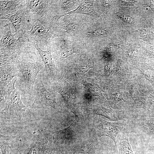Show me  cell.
Wrapping results in <instances>:
<instances>
[{"instance_id":"6da1fadb","label":"cell","mask_w":154,"mask_h":154,"mask_svg":"<svg viewBox=\"0 0 154 154\" xmlns=\"http://www.w3.org/2000/svg\"><path fill=\"white\" fill-rule=\"evenodd\" d=\"M55 145L51 131L39 130L11 144L14 154H52Z\"/></svg>"},{"instance_id":"7a4b0ae2","label":"cell","mask_w":154,"mask_h":154,"mask_svg":"<svg viewBox=\"0 0 154 154\" xmlns=\"http://www.w3.org/2000/svg\"><path fill=\"white\" fill-rule=\"evenodd\" d=\"M93 18L79 14L65 15L60 19L51 29L52 36L64 37L76 40Z\"/></svg>"},{"instance_id":"3957f363","label":"cell","mask_w":154,"mask_h":154,"mask_svg":"<svg viewBox=\"0 0 154 154\" xmlns=\"http://www.w3.org/2000/svg\"><path fill=\"white\" fill-rule=\"evenodd\" d=\"M16 78L9 84L5 108L1 110V116L10 120H20L23 117L27 107L23 103L20 93L15 87Z\"/></svg>"},{"instance_id":"277c9868","label":"cell","mask_w":154,"mask_h":154,"mask_svg":"<svg viewBox=\"0 0 154 154\" xmlns=\"http://www.w3.org/2000/svg\"><path fill=\"white\" fill-rule=\"evenodd\" d=\"M9 23L4 26L2 37L0 40V55L12 56L19 58L20 53L29 47L30 43L21 35L15 38L12 33Z\"/></svg>"},{"instance_id":"5b68a950","label":"cell","mask_w":154,"mask_h":154,"mask_svg":"<svg viewBox=\"0 0 154 154\" xmlns=\"http://www.w3.org/2000/svg\"><path fill=\"white\" fill-rule=\"evenodd\" d=\"M49 0H26L25 13L31 20L40 21L46 28L50 29L54 23L56 16L50 11Z\"/></svg>"},{"instance_id":"8992f818","label":"cell","mask_w":154,"mask_h":154,"mask_svg":"<svg viewBox=\"0 0 154 154\" xmlns=\"http://www.w3.org/2000/svg\"><path fill=\"white\" fill-rule=\"evenodd\" d=\"M50 44L52 53L56 60L67 58L73 54L87 50L81 42L64 37L52 36Z\"/></svg>"},{"instance_id":"52a82bcc","label":"cell","mask_w":154,"mask_h":154,"mask_svg":"<svg viewBox=\"0 0 154 154\" xmlns=\"http://www.w3.org/2000/svg\"><path fill=\"white\" fill-rule=\"evenodd\" d=\"M35 83L36 96L33 103L30 108L36 109L50 107L58 112L64 111V110L57 104L54 96L49 92L45 88L41 74H39L37 77Z\"/></svg>"},{"instance_id":"ba28073f","label":"cell","mask_w":154,"mask_h":154,"mask_svg":"<svg viewBox=\"0 0 154 154\" xmlns=\"http://www.w3.org/2000/svg\"><path fill=\"white\" fill-rule=\"evenodd\" d=\"M85 121L75 118L72 124L64 129L52 131L51 132L55 143L78 141L84 133Z\"/></svg>"},{"instance_id":"9c48e42d","label":"cell","mask_w":154,"mask_h":154,"mask_svg":"<svg viewBox=\"0 0 154 154\" xmlns=\"http://www.w3.org/2000/svg\"><path fill=\"white\" fill-rule=\"evenodd\" d=\"M14 64L23 76L25 92L30 95L33 91L37 75L43 67V64L41 62H31L19 61L18 59Z\"/></svg>"},{"instance_id":"30bf717a","label":"cell","mask_w":154,"mask_h":154,"mask_svg":"<svg viewBox=\"0 0 154 154\" xmlns=\"http://www.w3.org/2000/svg\"><path fill=\"white\" fill-rule=\"evenodd\" d=\"M30 30H27L21 35L30 43L48 45L52 37L51 29L46 28L39 21L35 20L31 23Z\"/></svg>"},{"instance_id":"8fae6325","label":"cell","mask_w":154,"mask_h":154,"mask_svg":"<svg viewBox=\"0 0 154 154\" xmlns=\"http://www.w3.org/2000/svg\"><path fill=\"white\" fill-rule=\"evenodd\" d=\"M83 116L86 120L91 115H97L104 116L110 120L117 121L124 120L125 116L122 111L114 110L111 108L108 109L102 106L94 105L86 102L83 105Z\"/></svg>"},{"instance_id":"7c38bea8","label":"cell","mask_w":154,"mask_h":154,"mask_svg":"<svg viewBox=\"0 0 154 154\" xmlns=\"http://www.w3.org/2000/svg\"><path fill=\"white\" fill-rule=\"evenodd\" d=\"M124 122H110L100 117L95 118L94 121V128L98 136L110 137L114 141L116 147V136L124 127Z\"/></svg>"},{"instance_id":"4fadbf2b","label":"cell","mask_w":154,"mask_h":154,"mask_svg":"<svg viewBox=\"0 0 154 154\" xmlns=\"http://www.w3.org/2000/svg\"><path fill=\"white\" fill-rule=\"evenodd\" d=\"M25 7L17 11L7 15L0 18L7 19L11 22L14 28L15 35H20L21 36L28 30V28L31 26L30 17L26 13Z\"/></svg>"},{"instance_id":"5bb4252c","label":"cell","mask_w":154,"mask_h":154,"mask_svg":"<svg viewBox=\"0 0 154 154\" xmlns=\"http://www.w3.org/2000/svg\"><path fill=\"white\" fill-rule=\"evenodd\" d=\"M17 68L14 64L0 66V99L6 100L9 84L17 76Z\"/></svg>"},{"instance_id":"9a60e30c","label":"cell","mask_w":154,"mask_h":154,"mask_svg":"<svg viewBox=\"0 0 154 154\" xmlns=\"http://www.w3.org/2000/svg\"><path fill=\"white\" fill-rule=\"evenodd\" d=\"M54 90L63 98L65 106L69 110L78 105L72 88L66 82H56L54 85Z\"/></svg>"},{"instance_id":"2e32d148","label":"cell","mask_w":154,"mask_h":154,"mask_svg":"<svg viewBox=\"0 0 154 154\" xmlns=\"http://www.w3.org/2000/svg\"><path fill=\"white\" fill-rule=\"evenodd\" d=\"M82 0H49V9L53 14L64 16L76 9Z\"/></svg>"},{"instance_id":"e0dca14e","label":"cell","mask_w":154,"mask_h":154,"mask_svg":"<svg viewBox=\"0 0 154 154\" xmlns=\"http://www.w3.org/2000/svg\"><path fill=\"white\" fill-rule=\"evenodd\" d=\"M83 80L82 85L85 92L84 98L86 102L91 103L92 102L98 100H105L101 92L100 88L96 82L91 79L84 77L82 78Z\"/></svg>"},{"instance_id":"ac0fdd59","label":"cell","mask_w":154,"mask_h":154,"mask_svg":"<svg viewBox=\"0 0 154 154\" xmlns=\"http://www.w3.org/2000/svg\"><path fill=\"white\" fill-rule=\"evenodd\" d=\"M40 56L45 67L52 79L56 80V68L54 59L52 56L51 46L50 43L47 46L46 51L42 50L37 44H33Z\"/></svg>"},{"instance_id":"d6986e66","label":"cell","mask_w":154,"mask_h":154,"mask_svg":"<svg viewBox=\"0 0 154 154\" xmlns=\"http://www.w3.org/2000/svg\"><path fill=\"white\" fill-rule=\"evenodd\" d=\"M78 59L74 62V68L71 74V77L74 78H81L84 76L85 73L90 68L93 67V61L91 58L85 55H80Z\"/></svg>"},{"instance_id":"ffe728a7","label":"cell","mask_w":154,"mask_h":154,"mask_svg":"<svg viewBox=\"0 0 154 154\" xmlns=\"http://www.w3.org/2000/svg\"><path fill=\"white\" fill-rule=\"evenodd\" d=\"M26 0H0V18L15 12L25 6Z\"/></svg>"},{"instance_id":"44dd1931","label":"cell","mask_w":154,"mask_h":154,"mask_svg":"<svg viewBox=\"0 0 154 154\" xmlns=\"http://www.w3.org/2000/svg\"><path fill=\"white\" fill-rule=\"evenodd\" d=\"M94 0H82L81 3L75 10L67 13L79 14L89 16L94 18L100 16L96 11L94 6Z\"/></svg>"},{"instance_id":"7402d4cb","label":"cell","mask_w":154,"mask_h":154,"mask_svg":"<svg viewBox=\"0 0 154 154\" xmlns=\"http://www.w3.org/2000/svg\"><path fill=\"white\" fill-rule=\"evenodd\" d=\"M130 131L127 127H124L119 133V154H135L133 152L128 140Z\"/></svg>"},{"instance_id":"603a6c76","label":"cell","mask_w":154,"mask_h":154,"mask_svg":"<svg viewBox=\"0 0 154 154\" xmlns=\"http://www.w3.org/2000/svg\"><path fill=\"white\" fill-rule=\"evenodd\" d=\"M9 141H0V149L2 154H11V143Z\"/></svg>"},{"instance_id":"cb8c5ba5","label":"cell","mask_w":154,"mask_h":154,"mask_svg":"<svg viewBox=\"0 0 154 154\" xmlns=\"http://www.w3.org/2000/svg\"><path fill=\"white\" fill-rule=\"evenodd\" d=\"M120 17L125 21L132 23H133V20L129 16L125 14H120Z\"/></svg>"},{"instance_id":"d4e9b609","label":"cell","mask_w":154,"mask_h":154,"mask_svg":"<svg viewBox=\"0 0 154 154\" xmlns=\"http://www.w3.org/2000/svg\"><path fill=\"white\" fill-rule=\"evenodd\" d=\"M137 54V50L134 49H132L129 51V55L132 57L136 56Z\"/></svg>"},{"instance_id":"484cf974","label":"cell","mask_w":154,"mask_h":154,"mask_svg":"<svg viewBox=\"0 0 154 154\" xmlns=\"http://www.w3.org/2000/svg\"><path fill=\"white\" fill-rule=\"evenodd\" d=\"M63 152L62 150H59L58 151L54 152L52 154H63Z\"/></svg>"}]
</instances>
